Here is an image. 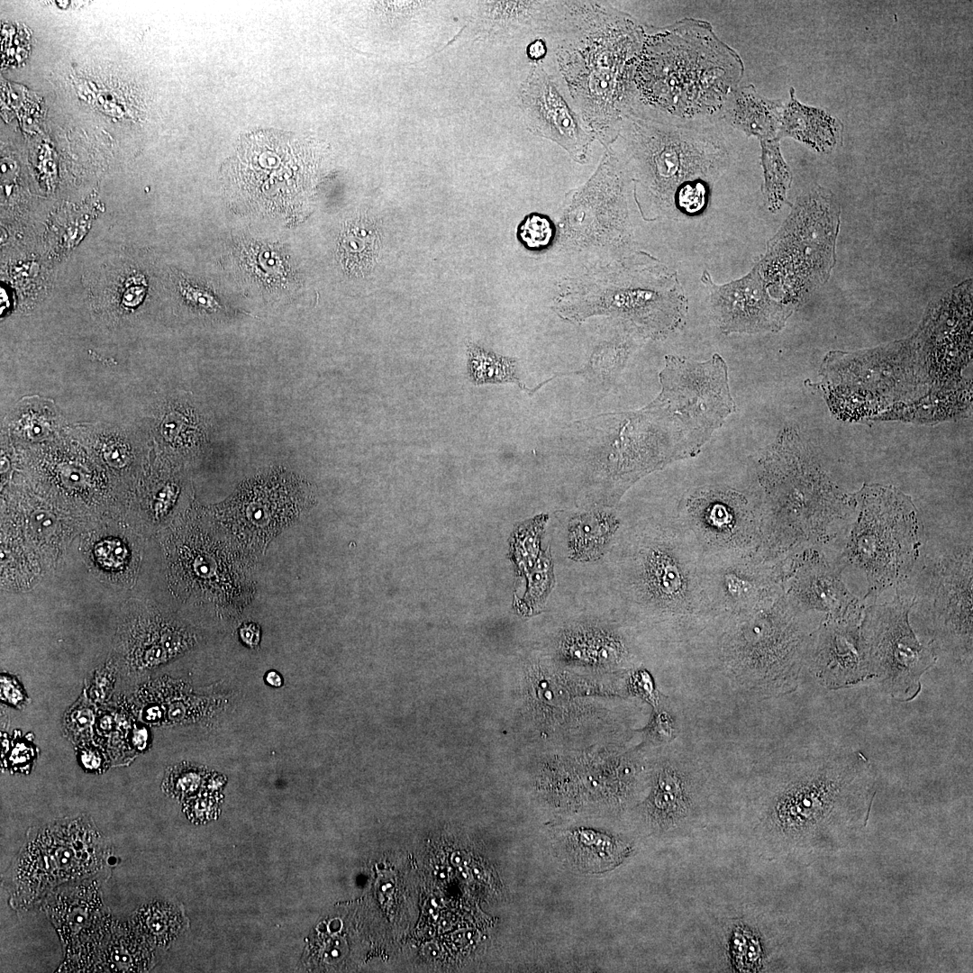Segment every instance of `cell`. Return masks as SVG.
I'll use <instances>...</instances> for the list:
<instances>
[{"instance_id": "1", "label": "cell", "mask_w": 973, "mask_h": 973, "mask_svg": "<svg viewBox=\"0 0 973 973\" xmlns=\"http://www.w3.org/2000/svg\"><path fill=\"white\" fill-rule=\"evenodd\" d=\"M661 392L644 408L606 415V473L621 496L641 477L698 454L735 410L728 367L717 353L704 362L668 355Z\"/></svg>"}, {"instance_id": "2", "label": "cell", "mask_w": 973, "mask_h": 973, "mask_svg": "<svg viewBox=\"0 0 973 973\" xmlns=\"http://www.w3.org/2000/svg\"><path fill=\"white\" fill-rule=\"evenodd\" d=\"M726 123H676L638 106L623 118L607 147L633 182L639 207L657 216H696L708 205L710 189L730 166Z\"/></svg>"}, {"instance_id": "3", "label": "cell", "mask_w": 973, "mask_h": 973, "mask_svg": "<svg viewBox=\"0 0 973 973\" xmlns=\"http://www.w3.org/2000/svg\"><path fill=\"white\" fill-rule=\"evenodd\" d=\"M877 786L863 752L823 749L778 765L766 819L783 838L832 856L866 828Z\"/></svg>"}, {"instance_id": "4", "label": "cell", "mask_w": 973, "mask_h": 973, "mask_svg": "<svg viewBox=\"0 0 973 973\" xmlns=\"http://www.w3.org/2000/svg\"><path fill=\"white\" fill-rule=\"evenodd\" d=\"M743 72L739 54L706 21L648 28L633 74L634 105L676 123L723 120Z\"/></svg>"}, {"instance_id": "5", "label": "cell", "mask_w": 973, "mask_h": 973, "mask_svg": "<svg viewBox=\"0 0 973 973\" xmlns=\"http://www.w3.org/2000/svg\"><path fill=\"white\" fill-rule=\"evenodd\" d=\"M566 5L562 26L552 37L558 65L577 110L605 148L635 104L633 74L644 28L607 3Z\"/></svg>"}, {"instance_id": "6", "label": "cell", "mask_w": 973, "mask_h": 973, "mask_svg": "<svg viewBox=\"0 0 973 973\" xmlns=\"http://www.w3.org/2000/svg\"><path fill=\"white\" fill-rule=\"evenodd\" d=\"M799 610L784 588L756 607L723 614L705 624L715 633V665L738 691L759 698L797 688L810 637L818 626Z\"/></svg>"}, {"instance_id": "7", "label": "cell", "mask_w": 973, "mask_h": 973, "mask_svg": "<svg viewBox=\"0 0 973 973\" xmlns=\"http://www.w3.org/2000/svg\"><path fill=\"white\" fill-rule=\"evenodd\" d=\"M776 448L763 462L760 486L768 560L826 545L846 528L855 511L852 496L841 492L805 454Z\"/></svg>"}, {"instance_id": "8", "label": "cell", "mask_w": 973, "mask_h": 973, "mask_svg": "<svg viewBox=\"0 0 973 973\" xmlns=\"http://www.w3.org/2000/svg\"><path fill=\"white\" fill-rule=\"evenodd\" d=\"M582 278L558 300L565 318L609 315L629 333L649 339L665 338L686 323L688 301L677 272L644 252Z\"/></svg>"}, {"instance_id": "9", "label": "cell", "mask_w": 973, "mask_h": 973, "mask_svg": "<svg viewBox=\"0 0 973 973\" xmlns=\"http://www.w3.org/2000/svg\"><path fill=\"white\" fill-rule=\"evenodd\" d=\"M112 848L88 815L55 819L32 826L3 876L9 904L16 911L40 906L66 883L110 875Z\"/></svg>"}, {"instance_id": "10", "label": "cell", "mask_w": 973, "mask_h": 973, "mask_svg": "<svg viewBox=\"0 0 973 973\" xmlns=\"http://www.w3.org/2000/svg\"><path fill=\"white\" fill-rule=\"evenodd\" d=\"M840 559L867 580L866 603L909 578L919 557L920 523L910 496L891 486L864 485Z\"/></svg>"}, {"instance_id": "11", "label": "cell", "mask_w": 973, "mask_h": 973, "mask_svg": "<svg viewBox=\"0 0 973 973\" xmlns=\"http://www.w3.org/2000/svg\"><path fill=\"white\" fill-rule=\"evenodd\" d=\"M840 208L821 186L800 195L757 263L773 297L795 309L826 282L835 260Z\"/></svg>"}, {"instance_id": "12", "label": "cell", "mask_w": 973, "mask_h": 973, "mask_svg": "<svg viewBox=\"0 0 973 973\" xmlns=\"http://www.w3.org/2000/svg\"><path fill=\"white\" fill-rule=\"evenodd\" d=\"M891 600L866 603L860 632L870 683L898 702H910L922 690V677L937 661L932 646L914 633L909 614L913 591L904 584Z\"/></svg>"}, {"instance_id": "13", "label": "cell", "mask_w": 973, "mask_h": 973, "mask_svg": "<svg viewBox=\"0 0 973 973\" xmlns=\"http://www.w3.org/2000/svg\"><path fill=\"white\" fill-rule=\"evenodd\" d=\"M923 569L922 585L913 593L927 619L930 644L962 662L971 661V546L944 552Z\"/></svg>"}, {"instance_id": "14", "label": "cell", "mask_w": 973, "mask_h": 973, "mask_svg": "<svg viewBox=\"0 0 973 973\" xmlns=\"http://www.w3.org/2000/svg\"><path fill=\"white\" fill-rule=\"evenodd\" d=\"M631 178L609 148L596 172L583 186L568 192L563 204L560 233L574 246L600 245L620 249L631 241L627 186Z\"/></svg>"}, {"instance_id": "15", "label": "cell", "mask_w": 973, "mask_h": 973, "mask_svg": "<svg viewBox=\"0 0 973 973\" xmlns=\"http://www.w3.org/2000/svg\"><path fill=\"white\" fill-rule=\"evenodd\" d=\"M677 518L694 533L704 556H761L762 505L727 486L697 487L681 500Z\"/></svg>"}, {"instance_id": "16", "label": "cell", "mask_w": 973, "mask_h": 973, "mask_svg": "<svg viewBox=\"0 0 973 973\" xmlns=\"http://www.w3.org/2000/svg\"><path fill=\"white\" fill-rule=\"evenodd\" d=\"M100 875L63 884L41 904L63 947L61 972H95L114 917L103 899Z\"/></svg>"}, {"instance_id": "17", "label": "cell", "mask_w": 973, "mask_h": 973, "mask_svg": "<svg viewBox=\"0 0 973 973\" xmlns=\"http://www.w3.org/2000/svg\"><path fill=\"white\" fill-rule=\"evenodd\" d=\"M304 485L286 472L249 480L220 504L218 522L246 544H264L295 522L306 502Z\"/></svg>"}, {"instance_id": "18", "label": "cell", "mask_w": 973, "mask_h": 973, "mask_svg": "<svg viewBox=\"0 0 973 973\" xmlns=\"http://www.w3.org/2000/svg\"><path fill=\"white\" fill-rule=\"evenodd\" d=\"M783 559L704 556L702 587L710 618L756 607L783 589Z\"/></svg>"}, {"instance_id": "19", "label": "cell", "mask_w": 973, "mask_h": 973, "mask_svg": "<svg viewBox=\"0 0 973 973\" xmlns=\"http://www.w3.org/2000/svg\"><path fill=\"white\" fill-rule=\"evenodd\" d=\"M518 99L532 133L557 143L575 161L586 163L596 137L541 63L532 65Z\"/></svg>"}, {"instance_id": "20", "label": "cell", "mask_w": 973, "mask_h": 973, "mask_svg": "<svg viewBox=\"0 0 973 973\" xmlns=\"http://www.w3.org/2000/svg\"><path fill=\"white\" fill-rule=\"evenodd\" d=\"M845 564L832 560L820 548H808L785 559L783 587L788 599L802 612L824 617L861 615L866 603L845 586Z\"/></svg>"}, {"instance_id": "21", "label": "cell", "mask_w": 973, "mask_h": 973, "mask_svg": "<svg viewBox=\"0 0 973 973\" xmlns=\"http://www.w3.org/2000/svg\"><path fill=\"white\" fill-rule=\"evenodd\" d=\"M713 318L723 333H759L783 328L794 309L772 296L759 265L742 277L717 284L705 270Z\"/></svg>"}, {"instance_id": "22", "label": "cell", "mask_w": 973, "mask_h": 973, "mask_svg": "<svg viewBox=\"0 0 973 973\" xmlns=\"http://www.w3.org/2000/svg\"><path fill=\"white\" fill-rule=\"evenodd\" d=\"M861 617H823L812 632L805 668L824 688L837 690L870 683Z\"/></svg>"}, {"instance_id": "23", "label": "cell", "mask_w": 973, "mask_h": 973, "mask_svg": "<svg viewBox=\"0 0 973 973\" xmlns=\"http://www.w3.org/2000/svg\"><path fill=\"white\" fill-rule=\"evenodd\" d=\"M474 15L479 35L514 38L545 34L553 37L564 21L566 1L482 2Z\"/></svg>"}, {"instance_id": "24", "label": "cell", "mask_w": 973, "mask_h": 973, "mask_svg": "<svg viewBox=\"0 0 973 973\" xmlns=\"http://www.w3.org/2000/svg\"><path fill=\"white\" fill-rule=\"evenodd\" d=\"M844 125L831 113L800 103L794 87L785 103L778 138L789 137L818 153H831L842 144Z\"/></svg>"}, {"instance_id": "25", "label": "cell", "mask_w": 973, "mask_h": 973, "mask_svg": "<svg viewBox=\"0 0 973 973\" xmlns=\"http://www.w3.org/2000/svg\"><path fill=\"white\" fill-rule=\"evenodd\" d=\"M654 773L652 789L646 802L649 815L663 823L686 817L692 806L687 762L680 758H663Z\"/></svg>"}, {"instance_id": "26", "label": "cell", "mask_w": 973, "mask_h": 973, "mask_svg": "<svg viewBox=\"0 0 973 973\" xmlns=\"http://www.w3.org/2000/svg\"><path fill=\"white\" fill-rule=\"evenodd\" d=\"M785 103L761 95L753 85L737 87L723 111L730 126L760 141L778 138ZM780 140V139H779Z\"/></svg>"}, {"instance_id": "27", "label": "cell", "mask_w": 973, "mask_h": 973, "mask_svg": "<svg viewBox=\"0 0 973 973\" xmlns=\"http://www.w3.org/2000/svg\"><path fill=\"white\" fill-rule=\"evenodd\" d=\"M559 654L566 661L600 668L623 667L630 659L627 643L611 631L580 629L566 633Z\"/></svg>"}, {"instance_id": "28", "label": "cell", "mask_w": 973, "mask_h": 973, "mask_svg": "<svg viewBox=\"0 0 973 973\" xmlns=\"http://www.w3.org/2000/svg\"><path fill=\"white\" fill-rule=\"evenodd\" d=\"M130 920L114 918L95 972H146L155 964V950Z\"/></svg>"}, {"instance_id": "29", "label": "cell", "mask_w": 973, "mask_h": 973, "mask_svg": "<svg viewBox=\"0 0 973 973\" xmlns=\"http://www.w3.org/2000/svg\"><path fill=\"white\" fill-rule=\"evenodd\" d=\"M566 850L577 867L588 872L614 868L630 852L628 844L592 829L579 828L567 837Z\"/></svg>"}, {"instance_id": "30", "label": "cell", "mask_w": 973, "mask_h": 973, "mask_svg": "<svg viewBox=\"0 0 973 973\" xmlns=\"http://www.w3.org/2000/svg\"><path fill=\"white\" fill-rule=\"evenodd\" d=\"M619 525L612 513L596 511L572 519L568 528V547L577 560H591L603 553Z\"/></svg>"}, {"instance_id": "31", "label": "cell", "mask_w": 973, "mask_h": 973, "mask_svg": "<svg viewBox=\"0 0 973 973\" xmlns=\"http://www.w3.org/2000/svg\"><path fill=\"white\" fill-rule=\"evenodd\" d=\"M130 921L154 947L169 944L183 931L186 923L182 911L177 905L160 901L140 905Z\"/></svg>"}, {"instance_id": "32", "label": "cell", "mask_w": 973, "mask_h": 973, "mask_svg": "<svg viewBox=\"0 0 973 973\" xmlns=\"http://www.w3.org/2000/svg\"><path fill=\"white\" fill-rule=\"evenodd\" d=\"M777 138L760 141L761 166L764 182L761 192L765 205L771 213L777 212L787 202V194L792 183V173L785 161Z\"/></svg>"}, {"instance_id": "33", "label": "cell", "mask_w": 973, "mask_h": 973, "mask_svg": "<svg viewBox=\"0 0 973 973\" xmlns=\"http://www.w3.org/2000/svg\"><path fill=\"white\" fill-rule=\"evenodd\" d=\"M378 248L377 232L367 222H358L348 227L340 242V251L344 263L357 272H364L373 266Z\"/></svg>"}, {"instance_id": "34", "label": "cell", "mask_w": 973, "mask_h": 973, "mask_svg": "<svg viewBox=\"0 0 973 973\" xmlns=\"http://www.w3.org/2000/svg\"><path fill=\"white\" fill-rule=\"evenodd\" d=\"M468 374L474 384L509 382L529 392L517 376V362L514 359L497 355L475 344L468 345Z\"/></svg>"}, {"instance_id": "35", "label": "cell", "mask_w": 973, "mask_h": 973, "mask_svg": "<svg viewBox=\"0 0 973 973\" xmlns=\"http://www.w3.org/2000/svg\"><path fill=\"white\" fill-rule=\"evenodd\" d=\"M555 236V226L544 214L531 213L527 214L517 228L519 241L530 250H541L548 248Z\"/></svg>"}, {"instance_id": "36", "label": "cell", "mask_w": 973, "mask_h": 973, "mask_svg": "<svg viewBox=\"0 0 973 973\" xmlns=\"http://www.w3.org/2000/svg\"><path fill=\"white\" fill-rule=\"evenodd\" d=\"M648 741L656 744L671 742L679 733L678 717L669 704L659 699L653 707L649 723L642 729Z\"/></svg>"}, {"instance_id": "37", "label": "cell", "mask_w": 973, "mask_h": 973, "mask_svg": "<svg viewBox=\"0 0 973 973\" xmlns=\"http://www.w3.org/2000/svg\"><path fill=\"white\" fill-rule=\"evenodd\" d=\"M203 770L196 766L182 764L171 768L163 781L166 792L176 797H185L201 786Z\"/></svg>"}, {"instance_id": "38", "label": "cell", "mask_w": 973, "mask_h": 973, "mask_svg": "<svg viewBox=\"0 0 973 973\" xmlns=\"http://www.w3.org/2000/svg\"><path fill=\"white\" fill-rule=\"evenodd\" d=\"M630 688L636 696L649 702L653 707L657 705L660 699L647 671L640 670L635 672L630 679Z\"/></svg>"}, {"instance_id": "39", "label": "cell", "mask_w": 973, "mask_h": 973, "mask_svg": "<svg viewBox=\"0 0 973 973\" xmlns=\"http://www.w3.org/2000/svg\"><path fill=\"white\" fill-rule=\"evenodd\" d=\"M1 698L5 703L17 708L24 706L28 700L19 682L6 675L1 676Z\"/></svg>"}, {"instance_id": "40", "label": "cell", "mask_w": 973, "mask_h": 973, "mask_svg": "<svg viewBox=\"0 0 973 973\" xmlns=\"http://www.w3.org/2000/svg\"><path fill=\"white\" fill-rule=\"evenodd\" d=\"M82 767L91 773H102L106 769L104 754L95 748H85L79 753Z\"/></svg>"}, {"instance_id": "41", "label": "cell", "mask_w": 973, "mask_h": 973, "mask_svg": "<svg viewBox=\"0 0 973 973\" xmlns=\"http://www.w3.org/2000/svg\"><path fill=\"white\" fill-rule=\"evenodd\" d=\"M213 807V801L202 796L187 802L185 811L191 820L204 821L210 815Z\"/></svg>"}, {"instance_id": "42", "label": "cell", "mask_w": 973, "mask_h": 973, "mask_svg": "<svg viewBox=\"0 0 973 973\" xmlns=\"http://www.w3.org/2000/svg\"><path fill=\"white\" fill-rule=\"evenodd\" d=\"M70 715L69 728L77 731H85L91 727L93 721V712L91 709L86 707H77Z\"/></svg>"}, {"instance_id": "43", "label": "cell", "mask_w": 973, "mask_h": 973, "mask_svg": "<svg viewBox=\"0 0 973 973\" xmlns=\"http://www.w3.org/2000/svg\"><path fill=\"white\" fill-rule=\"evenodd\" d=\"M106 461L113 467H123L127 461V452L123 446L119 444L109 445L104 453Z\"/></svg>"}, {"instance_id": "44", "label": "cell", "mask_w": 973, "mask_h": 973, "mask_svg": "<svg viewBox=\"0 0 973 973\" xmlns=\"http://www.w3.org/2000/svg\"><path fill=\"white\" fill-rule=\"evenodd\" d=\"M548 48L543 39H536L531 41L526 47V54L528 59L534 63H541L547 55Z\"/></svg>"}, {"instance_id": "45", "label": "cell", "mask_w": 973, "mask_h": 973, "mask_svg": "<svg viewBox=\"0 0 973 973\" xmlns=\"http://www.w3.org/2000/svg\"><path fill=\"white\" fill-rule=\"evenodd\" d=\"M240 635L243 642L250 647L258 645L260 638L259 628L255 623H246L241 626Z\"/></svg>"}, {"instance_id": "46", "label": "cell", "mask_w": 973, "mask_h": 973, "mask_svg": "<svg viewBox=\"0 0 973 973\" xmlns=\"http://www.w3.org/2000/svg\"><path fill=\"white\" fill-rule=\"evenodd\" d=\"M183 424V420L178 414H170L163 422L162 431L166 437L171 438L177 434Z\"/></svg>"}, {"instance_id": "47", "label": "cell", "mask_w": 973, "mask_h": 973, "mask_svg": "<svg viewBox=\"0 0 973 973\" xmlns=\"http://www.w3.org/2000/svg\"><path fill=\"white\" fill-rule=\"evenodd\" d=\"M147 736L148 733L146 729H139L134 732L133 744L136 746V748L141 750L146 747Z\"/></svg>"}, {"instance_id": "48", "label": "cell", "mask_w": 973, "mask_h": 973, "mask_svg": "<svg viewBox=\"0 0 973 973\" xmlns=\"http://www.w3.org/2000/svg\"><path fill=\"white\" fill-rule=\"evenodd\" d=\"M266 681L273 687H280L282 678L276 671H269L266 676Z\"/></svg>"}]
</instances>
